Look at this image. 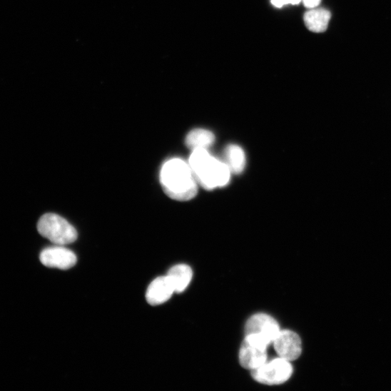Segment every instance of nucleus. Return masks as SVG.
<instances>
[{"label":"nucleus","mask_w":391,"mask_h":391,"mask_svg":"<svg viewBox=\"0 0 391 391\" xmlns=\"http://www.w3.org/2000/svg\"><path fill=\"white\" fill-rule=\"evenodd\" d=\"M160 180L164 192L177 201H188L198 192V183L196 181L188 163L174 158L163 165Z\"/></svg>","instance_id":"obj_1"},{"label":"nucleus","mask_w":391,"mask_h":391,"mask_svg":"<svg viewBox=\"0 0 391 391\" xmlns=\"http://www.w3.org/2000/svg\"><path fill=\"white\" fill-rule=\"evenodd\" d=\"M273 343L279 357L289 362L298 360L303 352L300 337L291 330L280 331Z\"/></svg>","instance_id":"obj_6"},{"label":"nucleus","mask_w":391,"mask_h":391,"mask_svg":"<svg viewBox=\"0 0 391 391\" xmlns=\"http://www.w3.org/2000/svg\"><path fill=\"white\" fill-rule=\"evenodd\" d=\"M39 259L43 265L61 270H68L77 263V258L72 251L59 245L44 250Z\"/></svg>","instance_id":"obj_8"},{"label":"nucleus","mask_w":391,"mask_h":391,"mask_svg":"<svg viewBox=\"0 0 391 391\" xmlns=\"http://www.w3.org/2000/svg\"><path fill=\"white\" fill-rule=\"evenodd\" d=\"M302 0H285L286 5L287 4H291V5H298L300 4Z\"/></svg>","instance_id":"obj_16"},{"label":"nucleus","mask_w":391,"mask_h":391,"mask_svg":"<svg viewBox=\"0 0 391 391\" xmlns=\"http://www.w3.org/2000/svg\"><path fill=\"white\" fill-rule=\"evenodd\" d=\"M188 163L196 181L205 189L224 187L230 181L231 172L228 166L213 157L207 149L193 151Z\"/></svg>","instance_id":"obj_2"},{"label":"nucleus","mask_w":391,"mask_h":391,"mask_svg":"<svg viewBox=\"0 0 391 391\" xmlns=\"http://www.w3.org/2000/svg\"><path fill=\"white\" fill-rule=\"evenodd\" d=\"M321 0H303L304 5L308 9H315L320 5Z\"/></svg>","instance_id":"obj_14"},{"label":"nucleus","mask_w":391,"mask_h":391,"mask_svg":"<svg viewBox=\"0 0 391 391\" xmlns=\"http://www.w3.org/2000/svg\"><path fill=\"white\" fill-rule=\"evenodd\" d=\"M39 233L56 245L64 246L74 242L78 237L75 228L59 215L47 213L37 224Z\"/></svg>","instance_id":"obj_3"},{"label":"nucleus","mask_w":391,"mask_h":391,"mask_svg":"<svg viewBox=\"0 0 391 391\" xmlns=\"http://www.w3.org/2000/svg\"><path fill=\"white\" fill-rule=\"evenodd\" d=\"M175 293L174 288L168 275L154 280L146 293V299L152 306L162 305L168 301Z\"/></svg>","instance_id":"obj_9"},{"label":"nucleus","mask_w":391,"mask_h":391,"mask_svg":"<svg viewBox=\"0 0 391 391\" xmlns=\"http://www.w3.org/2000/svg\"><path fill=\"white\" fill-rule=\"evenodd\" d=\"M272 4L277 8H282L286 5L285 0H271Z\"/></svg>","instance_id":"obj_15"},{"label":"nucleus","mask_w":391,"mask_h":391,"mask_svg":"<svg viewBox=\"0 0 391 391\" xmlns=\"http://www.w3.org/2000/svg\"><path fill=\"white\" fill-rule=\"evenodd\" d=\"M214 134L206 129L192 130L187 135L185 143L192 151L198 149H208L215 142Z\"/></svg>","instance_id":"obj_10"},{"label":"nucleus","mask_w":391,"mask_h":391,"mask_svg":"<svg viewBox=\"0 0 391 391\" xmlns=\"http://www.w3.org/2000/svg\"><path fill=\"white\" fill-rule=\"evenodd\" d=\"M176 293H182L190 284L193 272L191 268L184 264L177 265L173 267L168 273Z\"/></svg>","instance_id":"obj_11"},{"label":"nucleus","mask_w":391,"mask_h":391,"mask_svg":"<svg viewBox=\"0 0 391 391\" xmlns=\"http://www.w3.org/2000/svg\"><path fill=\"white\" fill-rule=\"evenodd\" d=\"M293 374V367L289 361L280 357L266 362L261 367L253 370V378L268 385L285 382Z\"/></svg>","instance_id":"obj_5"},{"label":"nucleus","mask_w":391,"mask_h":391,"mask_svg":"<svg viewBox=\"0 0 391 391\" xmlns=\"http://www.w3.org/2000/svg\"><path fill=\"white\" fill-rule=\"evenodd\" d=\"M246 335H254L270 345L279 333L278 322L266 314H257L252 316L246 325Z\"/></svg>","instance_id":"obj_7"},{"label":"nucleus","mask_w":391,"mask_h":391,"mask_svg":"<svg viewBox=\"0 0 391 391\" xmlns=\"http://www.w3.org/2000/svg\"><path fill=\"white\" fill-rule=\"evenodd\" d=\"M225 163L228 166L231 173L240 174L245 168L246 156L239 146L235 144L228 145L225 151Z\"/></svg>","instance_id":"obj_12"},{"label":"nucleus","mask_w":391,"mask_h":391,"mask_svg":"<svg viewBox=\"0 0 391 391\" xmlns=\"http://www.w3.org/2000/svg\"><path fill=\"white\" fill-rule=\"evenodd\" d=\"M330 17V13L326 9H313L305 14L304 19L309 30L320 33L327 29Z\"/></svg>","instance_id":"obj_13"},{"label":"nucleus","mask_w":391,"mask_h":391,"mask_svg":"<svg viewBox=\"0 0 391 391\" xmlns=\"http://www.w3.org/2000/svg\"><path fill=\"white\" fill-rule=\"evenodd\" d=\"M268 344L265 340L254 335H247L243 341L239 352V362L245 369L254 370L268 360Z\"/></svg>","instance_id":"obj_4"}]
</instances>
